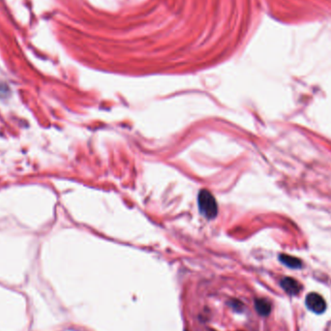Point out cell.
I'll list each match as a JSON object with an SVG mask.
<instances>
[{
	"instance_id": "cell-6",
	"label": "cell",
	"mask_w": 331,
	"mask_h": 331,
	"mask_svg": "<svg viewBox=\"0 0 331 331\" xmlns=\"http://www.w3.org/2000/svg\"><path fill=\"white\" fill-rule=\"evenodd\" d=\"M231 305H232V306L233 307V309L236 310V311H241V309L243 308V305H242V303H241L240 301H238V300H233Z\"/></svg>"
},
{
	"instance_id": "cell-4",
	"label": "cell",
	"mask_w": 331,
	"mask_h": 331,
	"mask_svg": "<svg viewBox=\"0 0 331 331\" xmlns=\"http://www.w3.org/2000/svg\"><path fill=\"white\" fill-rule=\"evenodd\" d=\"M255 308L262 317H267L271 312V303L265 298H257L255 300Z\"/></svg>"
},
{
	"instance_id": "cell-1",
	"label": "cell",
	"mask_w": 331,
	"mask_h": 331,
	"mask_svg": "<svg viewBox=\"0 0 331 331\" xmlns=\"http://www.w3.org/2000/svg\"><path fill=\"white\" fill-rule=\"evenodd\" d=\"M199 207L203 216L213 219L218 213V206L215 198L208 190H201L199 194Z\"/></svg>"
},
{
	"instance_id": "cell-2",
	"label": "cell",
	"mask_w": 331,
	"mask_h": 331,
	"mask_svg": "<svg viewBox=\"0 0 331 331\" xmlns=\"http://www.w3.org/2000/svg\"><path fill=\"white\" fill-rule=\"evenodd\" d=\"M305 303L307 308L316 313V314H323L326 309H327V303L326 300L324 299V298L317 294V293H311L306 297L305 299Z\"/></svg>"
},
{
	"instance_id": "cell-5",
	"label": "cell",
	"mask_w": 331,
	"mask_h": 331,
	"mask_svg": "<svg viewBox=\"0 0 331 331\" xmlns=\"http://www.w3.org/2000/svg\"><path fill=\"white\" fill-rule=\"evenodd\" d=\"M280 261L285 265H287L288 267H291V268H300L302 264L301 262L295 258V257H292V256H289V255H282L280 256Z\"/></svg>"
},
{
	"instance_id": "cell-3",
	"label": "cell",
	"mask_w": 331,
	"mask_h": 331,
	"mask_svg": "<svg viewBox=\"0 0 331 331\" xmlns=\"http://www.w3.org/2000/svg\"><path fill=\"white\" fill-rule=\"evenodd\" d=\"M280 285L282 289L290 296H297L301 291V285L294 278L285 277L281 280Z\"/></svg>"
}]
</instances>
